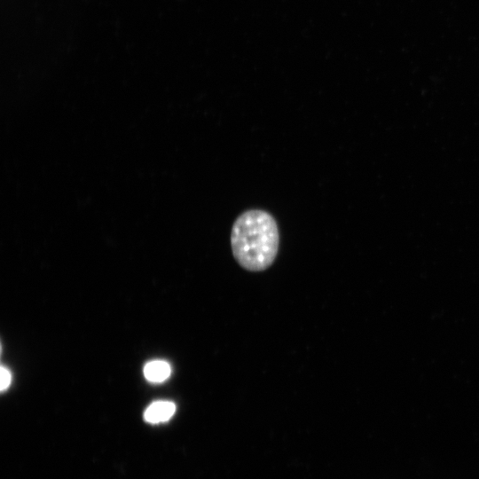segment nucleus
<instances>
[{
	"mask_svg": "<svg viewBox=\"0 0 479 479\" xmlns=\"http://www.w3.org/2000/svg\"><path fill=\"white\" fill-rule=\"evenodd\" d=\"M170 365L163 360H154L147 363L144 367V374L151 382H161L170 374Z\"/></svg>",
	"mask_w": 479,
	"mask_h": 479,
	"instance_id": "nucleus-3",
	"label": "nucleus"
},
{
	"mask_svg": "<svg viewBox=\"0 0 479 479\" xmlns=\"http://www.w3.org/2000/svg\"><path fill=\"white\" fill-rule=\"evenodd\" d=\"M0 375H1V390L4 391L9 387L12 377H11V373L9 370L4 366L1 367Z\"/></svg>",
	"mask_w": 479,
	"mask_h": 479,
	"instance_id": "nucleus-4",
	"label": "nucleus"
},
{
	"mask_svg": "<svg viewBox=\"0 0 479 479\" xmlns=\"http://www.w3.org/2000/svg\"><path fill=\"white\" fill-rule=\"evenodd\" d=\"M279 245L275 218L262 209L240 214L232 224L231 247L238 263L249 271H263L274 262Z\"/></svg>",
	"mask_w": 479,
	"mask_h": 479,
	"instance_id": "nucleus-1",
	"label": "nucleus"
},
{
	"mask_svg": "<svg viewBox=\"0 0 479 479\" xmlns=\"http://www.w3.org/2000/svg\"><path fill=\"white\" fill-rule=\"evenodd\" d=\"M176 411V405L170 401H156L151 404L144 412L146 422L157 424L169 420Z\"/></svg>",
	"mask_w": 479,
	"mask_h": 479,
	"instance_id": "nucleus-2",
	"label": "nucleus"
}]
</instances>
